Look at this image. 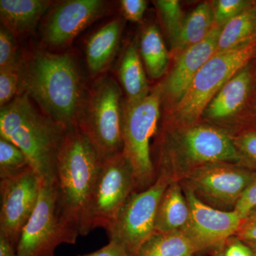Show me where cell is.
<instances>
[{
  "mask_svg": "<svg viewBox=\"0 0 256 256\" xmlns=\"http://www.w3.org/2000/svg\"><path fill=\"white\" fill-rule=\"evenodd\" d=\"M234 141L237 149L252 166L254 164L256 165V131L242 133Z\"/></svg>",
  "mask_w": 256,
  "mask_h": 256,
  "instance_id": "1f68e13d",
  "label": "cell"
},
{
  "mask_svg": "<svg viewBox=\"0 0 256 256\" xmlns=\"http://www.w3.org/2000/svg\"><path fill=\"white\" fill-rule=\"evenodd\" d=\"M190 206V220L183 229L198 252L213 250L235 236L242 220L235 210H222L200 201L191 190L183 186Z\"/></svg>",
  "mask_w": 256,
  "mask_h": 256,
  "instance_id": "4fadbf2b",
  "label": "cell"
},
{
  "mask_svg": "<svg viewBox=\"0 0 256 256\" xmlns=\"http://www.w3.org/2000/svg\"><path fill=\"white\" fill-rule=\"evenodd\" d=\"M250 247V248L252 249V252H254V254L256 256V242H246Z\"/></svg>",
  "mask_w": 256,
  "mask_h": 256,
  "instance_id": "8d00e7d4",
  "label": "cell"
},
{
  "mask_svg": "<svg viewBox=\"0 0 256 256\" xmlns=\"http://www.w3.org/2000/svg\"><path fill=\"white\" fill-rule=\"evenodd\" d=\"M80 256H132L124 248L114 242L109 240L108 244L95 252Z\"/></svg>",
  "mask_w": 256,
  "mask_h": 256,
  "instance_id": "e575fe53",
  "label": "cell"
},
{
  "mask_svg": "<svg viewBox=\"0 0 256 256\" xmlns=\"http://www.w3.org/2000/svg\"><path fill=\"white\" fill-rule=\"evenodd\" d=\"M121 94L110 77L98 78L87 92L79 117L78 127L102 160L121 152L124 148Z\"/></svg>",
  "mask_w": 256,
  "mask_h": 256,
  "instance_id": "5b68a950",
  "label": "cell"
},
{
  "mask_svg": "<svg viewBox=\"0 0 256 256\" xmlns=\"http://www.w3.org/2000/svg\"><path fill=\"white\" fill-rule=\"evenodd\" d=\"M235 236L244 242H256V210L242 220Z\"/></svg>",
  "mask_w": 256,
  "mask_h": 256,
  "instance_id": "836d02e7",
  "label": "cell"
},
{
  "mask_svg": "<svg viewBox=\"0 0 256 256\" xmlns=\"http://www.w3.org/2000/svg\"><path fill=\"white\" fill-rule=\"evenodd\" d=\"M0 256H18L16 248L2 236H0Z\"/></svg>",
  "mask_w": 256,
  "mask_h": 256,
  "instance_id": "d590c367",
  "label": "cell"
},
{
  "mask_svg": "<svg viewBox=\"0 0 256 256\" xmlns=\"http://www.w3.org/2000/svg\"><path fill=\"white\" fill-rule=\"evenodd\" d=\"M68 244L57 206L56 182H42L36 208L24 227L18 256H56L57 248Z\"/></svg>",
  "mask_w": 256,
  "mask_h": 256,
  "instance_id": "8fae6325",
  "label": "cell"
},
{
  "mask_svg": "<svg viewBox=\"0 0 256 256\" xmlns=\"http://www.w3.org/2000/svg\"><path fill=\"white\" fill-rule=\"evenodd\" d=\"M30 99L23 92L1 108L0 138L24 153L42 182H56L57 158L66 130L37 110Z\"/></svg>",
  "mask_w": 256,
  "mask_h": 256,
  "instance_id": "3957f363",
  "label": "cell"
},
{
  "mask_svg": "<svg viewBox=\"0 0 256 256\" xmlns=\"http://www.w3.org/2000/svg\"><path fill=\"white\" fill-rule=\"evenodd\" d=\"M162 18L171 46L174 44L182 26L184 16L178 0H158L154 2Z\"/></svg>",
  "mask_w": 256,
  "mask_h": 256,
  "instance_id": "484cf974",
  "label": "cell"
},
{
  "mask_svg": "<svg viewBox=\"0 0 256 256\" xmlns=\"http://www.w3.org/2000/svg\"><path fill=\"white\" fill-rule=\"evenodd\" d=\"M134 191L136 178L122 151L102 160L89 203L90 232L99 228L108 230Z\"/></svg>",
  "mask_w": 256,
  "mask_h": 256,
  "instance_id": "9c48e42d",
  "label": "cell"
},
{
  "mask_svg": "<svg viewBox=\"0 0 256 256\" xmlns=\"http://www.w3.org/2000/svg\"><path fill=\"white\" fill-rule=\"evenodd\" d=\"M162 97V88L158 86L139 102L122 104V152L132 166L137 191L149 188L156 178L150 140L158 129Z\"/></svg>",
  "mask_w": 256,
  "mask_h": 256,
  "instance_id": "8992f818",
  "label": "cell"
},
{
  "mask_svg": "<svg viewBox=\"0 0 256 256\" xmlns=\"http://www.w3.org/2000/svg\"><path fill=\"white\" fill-rule=\"evenodd\" d=\"M215 26L214 9L210 3H202L185 18L176 42L172 46L178 57L190 47L203 41Z\"/></svg>",
  "mask_w": 256,
  "mask_h": 256,
  "instance_id": "ffe728a7",
  "label": "cell"
},
{
  "mask_svg": "<svg viewBox=\"0 0 256 256\" xmlns=\"http://www.w3.org/2000/svg\"><path fill=\"white\" fill-rule=\"evenodd\" d=\"M256 40V8H249L226 24L216 52L232 50Z\"/></svg>",
  "mask_w": 256,
  "mask_h": 256,
  "instance_id": "cb8c5ba5",
  "label": "cell"
},
{
  "mask_svg": "<svg viewBox=\"0 0 256 256\" xmlns=\"http://www.w3.org/2000/svg\"><path fill=\"white\" fill-rule=\"evenodd\" d=\"M120 4L126 18L137 22L142 20L148 2L144 0H122Z\"/></svg>",
  "mask_w": 256,
  "mask_h": 256,
  "instance_id": "d6a6232c",
  "label": "cell"
},
{
  "mask_svg": "<svg viewBox=\"0 0 256 256\" xmlns=\"http://www.w3.org/2000/svg\"><path fill=\"white\" fill-rule=\"evenodd\" d=\"M121 31L120 22L114 20L99 28L87 42L86 56L92 76L102 73L112 62L118 46Z\"/></svg>",
  "mask_w": 256,
  "mask_h": 256,
  "instance_id": "d6986e66",
  "label": "cell"
},
{
  "mask_svg": "<svg viewBox=\"0 0 256 256\" xmlns=\"http://www.w3.org/2000/svg\"><path fill=\"white\" fill-rule=\"evenodd\" d=\"M234 210L242 220L256 210V170L252 182L246 188Z\"/></svg>",
  "mask_w": 256,
  "mask_h": 256,
  "instance_id": "4dcf8cb0",
  "label": "cell"
},
{
  "mask_svg": "<svg viewBox=\"0 0 256 256\" xmlns=\"http://www.w3.org/2000/svg\"><path fill=\"white\" fill-rule=\"evenodd\" d=\"M102 160L78 126L66 130L57 158V206L68 244L90 233L89 203Z\"/></svg>",
  "mask_w": 256,
  "mask_h": 256,
  "instance_id": "6da1fadb",
  "label": "cell"
},
{
  "mask_svg": "<svg viewBox=\"0 0 256 256\" xmlns=\"http://www.w3.org/2000/svg\"><path fill=\"white\" fill-rule=\"evenodd\" d=\"M250 2L244 0H220L214 9L215 25L224 26L229 21L250 8Z\"/></svg>",
  "mask_w": 256,
  "mask_h": 256,
  "instance_id": "f1b7e54d",
  "label": "cell"
},
{
  "mask_svg": "<svg viewBox=\"0 0 256 256\" xmlns=\"http://www.w3.org/2000/svg\"><path fill=\"white\" fill-rule=\"evenodd\" d=\"M14 35L2 25L0 28V69L21 64Z\"/></svg>",
  "mask_w": 256,
  "mask_h": 256,
  "instance_id": "83f0119b",
  "label": "cell"
},
{
  "mask_svg": "<svg viewBox=\"0 0 256 256\" xmlns=\"http://www.w3.org/2000/svg\"><path fill=\"white\" fill-rule=\"evenodd\" d=\"M106 10L105 2L100 0L62 2L46 18L42 32L44 40L52 46H65L104 15Z\"/></svg>",
  "mask_w": 256,
  "mask_h": 256,
  "instance_id": "5bb4252c",
  "label": "cell"
},
{
  "mask_svg": "<svg viewBox=\"0 0 256 256\" xmlns=\"http://www.w3.org/2000/svg\"><path fill=\"white\" fill-rule=\"evenodd\" d=\"M252 80L250 68L244 67L220 88L204 114L208 118L222 120L238 114L246 101Z\"/></svg>",
  "mask_w": 256,
  "mask_h": 256,
  "instance_id": "2e32d148",
  "label": "cell"
},
{
  "mask_svg": "<svg viewBox=\"0 0 256 256\" xmlns=\"http://www.w3.org/2000/svg\"><path fill=\"white\" fill-rule=\"evenodd\" d=\"M50 4L45 0H1V22L14 36L24 34L34 30Z\"/></svg>",
  "mask_w": 256,
  "mask_h": 256,
  "instance_id": "e0dca14e",
  "label": "cell"
},
{
  "mask_svg": "<svg viewBox=\"0 0 256 256\" xmlns=\"http://www.w3.org/2000/svg\"><path fill=\"white\" fill-rule=\"evenodd\" d=\"M22 63V62H21ZM20 66L0 69V106L1 108L14 100L20 90Z\"/></svg>",
  "mask_w": 256,
  "mask_h": 256,
  "instance_id": "4316f807",
  "label": "cell"
},
{
  "mask_svg": "<svg viewBox=\"0 0 256 256\" xmlns=\"http://www.w3.org/2000/svg\"><path fill=\"white\" fill-rule=\"evenodd\" d=\"M30 168L24 153L12 142L0 138V180L14 178Z\"/></svg>",
  "mask_w": 256,
  "mask_h": 256,
  "instance_id": "d4e9b609",
  "label": "cell"
},
{
  "mask_svg": "<svg viewBox=\"0 0 256 256\" xmlns=\"http://www.w3.org/2000/svg\"><path fill=\"white\" fill-rule=\"evenodd\" d=\"M41 184V178L32 168L0 180V236L16 248L24 227L36 208Z\"/></svg>",
  "mask_w": 256,
  "mask_h": 256,
  "instance_id": "7c38bea8",
  "label": "cell"
},
{
  "mask_svg": "<svg viewBox=\"0 0 256 256\" xmlns=\"http://www.w3.org/2000/svg\"><path fill=\"white\" fill-rule=\"evenodd\" d=\"M212 256H256L246 242L233 236L212 250Z\"/></svg>",
  "mask_w": 256,
  "mask_h": 256,
  "instance_id": "f546056e",
  "label": "cell"
},
{
  "mask_svg": "<svg viewBox=\"0 0 256 256\" xmlns=\"http://www.w3.org/2000/svg\"><path fill=\"white\" fill-rule=\"evenodd\" d=\"M20 89L66 130L78 126L87 92L70 55L38 50L22 60Z\"/></svg>",
  "mask_w": 256,
  "mask_h": 256,
  "instance_id": "7a4b0ae2",
  "label": "cell"
},
{
  "mask_svg": "<svg viewBox=\"0 0 256 256\" xmlns=\"http://www.w3.org/2000/svg\"><path fill=\"white\" fill-rule=\"evenodd\" d=\"M256 53V40L232 50L216 52L176 104L175 120L184 126L194 124L220 88L247 65Z\"/></svg>",
  "mask_w": 256,
  "mask_h": 256,
  "instance_id": "52a82bcc",
  "label": "cell"
},
{
  "mask_svg": "<svg viewBox=\"0 0 256 256\" xmlns=\"http://www.w3.org/2000/svg\"><path fill=\"white\" fill-rule=\"evenodd\" d=\"M190 216V206L182 186L178 180H172L160 200L154 232L182 230L188 223Z\"/></svg>",
  "mask_w": 256,
  "mask_h": 256,
  "instance_id": "ac0fdd59",
  "label": "cell"
},
{
  "mask_svg": "<svg viewBox=\"0 0 256 256\" xmlns=\"http://www.w3.org/2000/svg\"><path fill=\"white\" fill-rule=\"evenodd\" d=\"M119 78L130 104L142 100L150 94L140 56L136 44L124 50L119 66Z\"/></svg>",
  "mask_w": 256,
  "mask_h": 256,
  "instance_id": "44dd1931",
  "label": "cell"
},
{
  "mask_svg": "<svg viewBox=\"0 0 256 256\" xmlns=\"http://www.w3.org/2000/svg\"><path fill=\"white\" fill-rule=\"evenodd\" d=\"M246 158L233 140L212 126L191 124L171 133L162 150L160 172L182 180L202 165L215 162L244 163Z\"/></svg>",
  "mask_w": 256,
  "mask_h": 256,
  "instance_id": "277c9868",
  "label": "cell"
},
{
  "mask_svg": "<svg viewBox=\"0 0 256 256\" xmlns=\"http://www.w3.org/2000/svg\"><path fill=\"white\" fill-rule=\"evenodd\" d=\"M223 26L215 25L205 40L176 57L174 68L162 88L170 100L178 104L182 98L197 73L216 52Z\"/></svg>",
  "mask_w": 256,
  "mask_h": 256,
  "instance_id": "9a60e30c",
  "label": "cell"
},
{
  "mask_svg": "<svg viewBox=\"0 0 256 256\" xmlns=\"http://www.w3.org/2000/svg\"><path fill=\"white\" fill-rule=\"evenodd\" d=\"M140 52L151 78L158 79L164 75L169 64L170 54L156 25H150L143 31Z\"/></svg>",
  "mask_w": 256,
  "mask_h": 256,
  "instance_id": "603a6c76",
  "label": "cell"
},
{
  "mask_svg": "<svg viewBox=\"0 0 256 256\" xmlns=\"http://www.w3.org/2000/svg\"><path fill=\"white\" fill-rule=\"evenodd\" d=\"M256 169L232 162L202 165L182 178L183 186L208 206L222 210H234Z\"/></svg>",
  "mask_w": 256,
  "mask_h": 256,
  "instance_id": "30bf717a",
  "label": "cell"
},
{
  "mask_svg": "<svg viewBox=\"0 0 256 256\" xmlns=\"http://www.w3.org/2000/svg\"><path fill=\"white\" fill-rule=\"evenodd\" d=\"M196 246L182 230L154 232L136 256H194Z\"/></svg>",
  "mask_w": 256,
  "mask_h": 256,
  "instance_id": "7402d4cb",
  "label": "cell"
},
{
  "mask_svg": "<svg viewBox=\"0 0 256 256\" xmlns=\"http://www.w3.org/2000/svg\"><path fill=\"white\" fill-rule=\"evenodd\" d=\"M172 181L168 175L160 172L149 188L132 192L106 230L109 240L136 256L144 242L154 234L160 200Z\"/></svg>",
  "mask_w": 256,
  "mask_h": 256,
  "instance_id": "ba28073f",
  "label": "cell"
}]
</instances>
